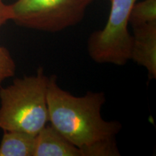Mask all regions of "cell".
Returning a JSON list of instances; mask_svg holds the SVG:
<instances>
[{"label":"cell","mask_w":156,"mask_h":156,"mask_svg":"<svg viewBox=\"0 0 156 156\" xmlns=\"http://www.w3.org/2000/svg\"><path fill=\"white\" fill-rule=\"evenodd\" d=\"M105 102L103 93L88 91L77 97L58 86L56 75L49 77L47 106L51 125L80 150L115 139L122 129L120 122L103 119L101 108Z\"/></svg>","instance_id":"1"},{"label":"cell","mask_w":156,"mask_h":156,"mask_svg":"<svg viewBox=\"0 0 156 156\" xmlns=\"http://www.w3.org/2000/svg\"><path fill=\"white\" fill-rule=\"evenodd\" d=\"M48 82L39 67L36 75L16 78L9 86L0 87V129L36 135L49 122Z\"/></svg>","instance_id":"2"},{"label":"cell","mask_w":156,"mask_h":156,"mask_svg":"<svg viewBox=\"0 0 156 156\" xmlns=\"http://www.w3.org/2000/svg\"><path fill=\"white\" fill-rule=\"evenodd\" d=\"M93 0H17L9 5L10 20L24 28L57 33L77 25Z\"/></svg>","instance_id":"3"},{"label":"cell","mask_w":156,"mask_h":156,"mask_svg":"<svg viewBox=\"0 0 156 156\" xmlns=\"http://www.w3.org/2000/svg\"><path fill=\"white\" fill-rule=\"evenodd\" d=\"M108 21L103 29L93 32L87 41L90 57L98 64L123 66L130 60L132 35L129 19L136 0H110Z\"/></svg>","instance_id":"4"},{"label":"cell","mask_w":156,"mask_h":156,"mask_svg":"<svg viewBox=\"0 0 156 156\" xmlns=\"http://www.w3.org/2000/svg\"><path fill=\"white\" fill-rule=\"evenodd\" d=\"M130 59L147 69L156 78V22L132 27Z\"/></svg>","instance_id":"5"},{"label":"cell","mask_w":156,"mask_h":156,"mask_svg":"<svg viewBox=\"0 0 156 156\" xmlns=\"http://www.w3.org/2000/svg\"><path fill=\"white\" fill-rule=\"evenodd\" d=\"M34 156H82V153L53 126L46 124L36 136Z\"/></svg>","instance_id":"6"},{"label":"cell","mask_w":156,"mask_h":156,"mask_svg":"<svg viewBox=\"0 0 156 156\" xmlns=\"http://www.w3.org/2000/svg\"><path fill=\"white\" fill-rule=\"evenodd\" d=\"M0 156H34L36 136L16 130H3Z\"/></svg>","instance_id":"7"},{"label":"cell","mask_w":156,"mask_h":156,"mask_svg":"<svg viewBox=\"0 0 156 156\" xmlns=\"http://www.w3.org/2000/svg\"><path fill=\"white\" fill-rule=\"evenodd\" d=\"M156 22V0H143L135 3L129 19V25L138 26Z\"/></svg>","instance_id":"8"},{"label":"cell","mask_w":156,"mask_h":156,"mask_svg":"<svg viewBox=\"0 0 156 156\" xmlns=\"http://www.w3.org/2000/svg\"><path fill=\"white\" fill-rule=\"evenodd\" d=\"M82 156H118L119 151L115 139L95 142L80 150Z\"/></svg>","instance_id":"9"},{"label":"cell","mask_w":156,"mask_h":156,"mask_svg":"<svg viewBox=\"0 0 156 156\" xmlns=\"http://www.w3.org/2000/svg\"><path fill=\"white\" fill-rule=\"evenodd\" d=\"M16 64L7 48L0 45V87L7 78L15 75Z\"/></svg>","instance_id":"10"},{"label":"cell","mask_w":156,"mask_h":156,"mask_svg":"<svg viewBox=\"0 0 156 156\" xmlns=\"http://www.w3.org/2000/svg\"><path fill=\"white\" fill-rule=\"evenodd\" d=\"M8 20H10L9 5H5L2 0H0V28Z\"/></svg>","instance_id":"11"}]
</instances>
